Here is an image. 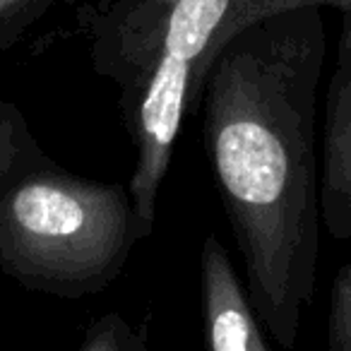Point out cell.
Wrapping results in <instances>:
<instances>
[{
    "label": "cell",
    "mask_w": 351,
    "mask_h": 351,
    "mask_svg": "<svg viewBox=\"0 0 351 351\" xmlns=\"http://www.w3.org/2000/svg\"><path fill=\"white\" fill-rule=\"evenodd\" d=\"M320 212L332 239H351V27L344 22L325 92Z\"/></svg>",
    "instance_id": "cell-5"
},
{
    "label": "cell",
    "mask_w": 351,
    "mask_h": 351,
    "mask_svg": "<svg viewBox=\"0 0 351 351\" xmlns=\"http://www.w3.org/2000/svg\"><path fill=\"white\" fill-rule=\"evenodd\" d=\"M341 22L351 27V12H341Z\"/></svg>",
    "instance_id": "cell-11"
},
{
    "label": "cell",
    "mask_w": 351,
    "mask_h": 351,
    "mask_svg": "<svg viewBox=\"0 0 351 351\" xmlns=\"http://www.w3.org/2000/svg\"><path fill=\"white\" fill-rule=\"evenodd\" d=\"M49 161L51 156L32 132L22 108L0 99V191L25 171Z\"/></svg>",
    "instance_id": "cell-6"
},
{
    "label": "cell",
    "mask_w": 351,
    "mask_h": 351,
    "mask_svg": "<svg viewBox=\"0 0 351 351\" xmlns=\"http://www.w3.org/2000/svg\"><path fill=\"white\" fill-rule=\"evenodd\" d=\"M320 5L351 12V0H171L137 20H113L80 8L92 65L118 87L123 123L135 145L130 191L137 241L152 236L156 197L171 166L176 137L197 113L202 80L217 51L267 15Z\"/></svg>",
    "instance_id": "cell-2"
},
{
    "label": "cell",
    "mask_w": 351,
    "mask_h": 351,
    "mask_svg": "<svg viewBox=\"0 0 351 351\" xmlns=\"http://www.w3.org/2000/svg\"><path fill=\"white\" fill-rule=\"evenodd\" d=\"M80 351H147L149 341L142 330H135L121 313H104L101 317L89 322Z\"/></svg>",
    "instance_id": "cell-7"
},
{
    "label": "cell",
    "mask_w": 351,
    "mask_h": 351,
    "mask_svg": "<svg viewBox=\"0 0 351 351\" xmlns=\"http://www.w3.org/2000/svg\"><path fill=\"white\" fill-rule=\"evenodd\" d=\"M327 53L320 5L253 22L202 80V147L265 330L293 349L320 255L315 113Z\"/></svg>",
    "instance_id": "cell-1"
},
{
    "label": "cell",
    "mask_w": 351,
    "mask_h": 351,
    "mask_svg": "<svg viewBox=\"0 0 351 351\" xmlns=\"http://www.w3.org/2000/svg\"><path fill=\"white\" fill-rule=\"evenodd\" d=\"M68 0H0V53L17 46L53 8Z\"/></svg>",
    "instance_id": "cell-8"
},
{
    "label": "cell",
    "mask_w": 351,
    "mask_h": 351,
    "mask_svg": "<svg viewBox=\"0 0 351 351\" xmlns=\"http://www.w3.org/2000/svg\"><path fill=\"white\" fill-rule=\"evenodd\" d=\"M200 303L207 349L269 351L250 289L243 287L234 260L215 234H207L200 248Z\"/></svg>",
    "instance_id": "cell-4"
},
{
    "label": "cell",
    "mask_w": 351,
    "mask_h": 351,
    "mask_svg": "<svg viewBox=\"0 0 351 351\" xmlns=\"http://www.w3.org/2000/svg\"><path fill=\"white\" fill-rule=\"evenodd\" d=\"M327 349L351 351V258L337 272L330 291Z\"/></svg>",
    "instance_id": "cell-9"
},
{
    "label": "cell",
    "mask_w": 351,
    "mask_h": 351,
    "mask_svg": "<svg viewBox=\"0 0 351 351\" xmlns=\"http://www.w3.org/2000/svg\"><path fill=\"white\" fill-rule=\"evenodd\" d=\"M135 243V210L123 183L70 173L51 159L0 191V272L32 293H101Z\"/></svg>",
    "instance_id": "cell-3"
},
{
    "label": "cell",
    "mask_w": 351,
    "mask_h": 351,
    "mask_svg": "<svg viewBox=\"0 0 351 351\" xmlns=\"http://www.w3.org/2000/svg\"><path fill=\"white\" fill-rule=\"evenodd\" d=\"M171 0H99L89 3V10L113 20H137V17H149L154 12L164 10Z\"/></svg>",
    "instance_id": "cell-10"
}]
</instances>
